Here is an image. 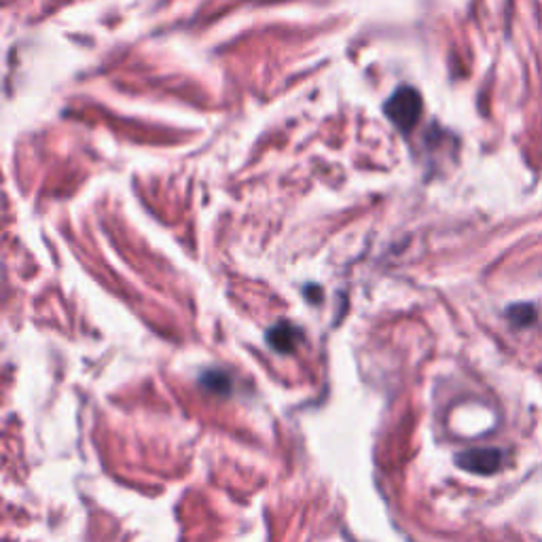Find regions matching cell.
I'll use <instances>...</instances> for the list:
<instances>
[{"mask_svg":"<svg viewBox=\"0 0 542 542\" xmlns=\"http://www.w3.org/2000/svg\"><path fill=\"white\" fill-rule=\"evenodd\" d=\"M507 318L511 320L513 327H530V324L536 320V310L530 303H519V305H511L507 310Z\"/></svg>","mask_w":542,"mask_h":542,"instance_id":"5b68a950","label":"cell"},{"mask_svg":"<svg viewBox=\"0 0 542 542\" xmlns=\"http://www.w3.org/2000/svg\"><path fill=\"white\" fill-rule=\"evenodd\" d=\"M299 339H301V331L297 327H293V324H288V322L276 324V327L269 329V333H267L269 346L274 348L276 352H282V354L293 352L297 348Z\"/></svg>","mask_w":542,"mask_h":542,"instance_id":"3957f363","label":"cell"},{"mask_svg":"<svg viewBox=\"0 0 542 542\" xmlns=\"http://www.w3.org/2000/svg\"><path fill=\"white\" fill-rule=\"evenodd\" d=\"M386 113L396 128L409 132L422 117V96L413 87H399L386 102Z\"/></svg>","mask_w":542,"mask_h":542,"instance_id":"6da1fadb","label":"cell"},{"mask_svg":"<svg viewBox=\"0 0 542 542\" xmlns=\"http://www.w3.org/2000/svg\"><path fill=\"white\" fill-rule=\"evenodd\" d=\"M200 382L206 390L216 394H229L231 390V377L225 371H206Z\"/></svg>","mask_w":542,"mask_h":542,"instance_id":"277c9868","label":"cell"},{"mask_svg":"<svg viewBox=\"0 0 542 542\" xmlns=\"http://www.w3.org/2000/svg\"><path fill=\"white\" fill-rule=\"evenodd\" d=\"M458 466L475 475H494L502 466V451L496 447H477L462 451L456 458Z\"/></svg>","mask_w":542,"mask_h":542,"instance_id":"7a4b0ae2","label":"cell"}]
</instances>
